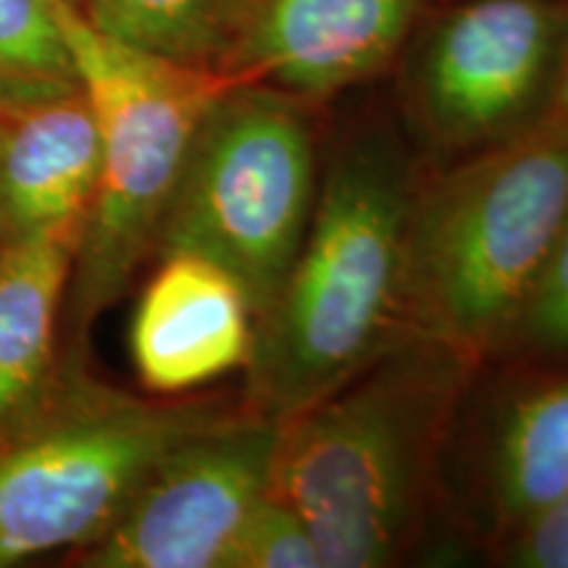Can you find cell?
<instances>
[{
  "instance_id": "6da1fadb",
  "label": "cell",
  "mask_w": 568,
  "mask_h": 568,
  "mask_svg": "<svg viewBox=\"0 0 568 568\" xmlns=\"http://www.w3.org/2000/svg\"><path fill=\"white\" fill-rule=\"evenodd\" d=\"M414 193L406 153L387 134H361L332 155L301 251L255 318L251 408L282 422L387 351L403 318Z\"/></svg>"
},
{
  "instance_id": "7a4b0ae2",
  "label": "cell",
  "mask_w": 568,
  "mask_h": 568,
  "mask_svg": "<svg viewBox=\"0 0 568 568\" xmlns=\"http://www.w3.org/2000/svg\"><path fill=\"white\" fill-rule=\"evenodd\" d=\"M568 222V122L468 153L416 187L403 316L460 358L514 335Z\"/></svg>"
},
{
  "instance_id": "3957f363",
  "label": "cell",
  "mask_w": 568,
  "mask_h": 568,
  "mask_svg": "<svg viewBox=\"0 0 568 568\" xmlns=\"http://www.w3.org/2000/svg\"><path fill=\"white\" fill-rule=\"evenodd\" d=\"M403 347L282 418L272 489L311 529L322 568L389 566L414 529L453 364L464 358L424 337Z\"/></svg>"
},
{
  "instance_id": "277c9868",
  "label": "cell",
  "mask_w": 568,
  "mask_h": 568,
  "mask_svg": "<svg viewBox=\"0 0 568 568\" xmlns=\"http://www.w3.org/2000/svg\"><path fill=\"white\" fill-rule=\"evenodd\" d=\"M48 3L101 132V174L67 290L69 326L84 335L155 253L201 116L234 77L113 40L74 0Z\"/></svg>"
},
{
  "instance_id": "5b68a950",
  "label": "cell",
  "mask_w": 568,
  "mask_h": 568,
  "mask_svg": "<svg viewBox=\"0 0 568 568\" xmlns=\"http://www.w3.org/2000/svg\"><path fill=\"white\" fill-rule=\"evenodd\" d=\"M318 182L311 103L234 80L201 116L155 255L193 253L222 266L258 318L301 251Z\"/></svg>"
},
{
  "instance_id": "8992f818",
  "label": "cell",
  "mask_w": 568,
  "mask_h": 568,
  "mask_svg": "<svg viewBox=\"0 0 568 568\" xmlns=\"http://www.w3.org/2000/svg\"><path fill=\"white\" fill-rule=\"evenodd\" d=\"M216 414L201 400H140L59 374L0 432V568L101 537L153 466Z\"/></svg>"
},
{
  "instance_id": "52a82bcc",
  "label": "cell",
  "mask_w": 568,
  "mask_h": 568,
  "mask_svg": "<svg viewBox=\"0 0 568 568\" xmlns=\"http://www.w3.org/2000/svg\"><path fill=\"white\" fill-rule=\"evenodd\" d=\"M568 17L556 0H460L416 42L410 116L445 153H477L529 130L556 92Z\"/></svg>"
},
{
  "instance_id": "ba28073f",
  "label": "cell",
  "mask_w": 568,
  "mask_h": 568,
  "mask_svg": "<svg viewBox=\"0 0 568 568\" xmlns=\"http://www.w3.org/2000/svg\"><path fill=\"white\" fill-rule=\"evenodd\" d=\"M282 422L219 410L180 439L90 545L88 568H226L240 531L272 493Z\"/></svg>"
},
{
  "instance_id": "9c48e42d",
  "label": "cell",
  "mask_w": 568,
  "mask_h": 568,
  "mask_svg": "<svg viewBox=\"0 0 568 568\" xmlns=\"http://www.w3.org/2000/svg\"><path fill=\"white\" fill-rule=\"evenodd\" d=\"M424 0H243L224 74L318 103L387 69Z\"/></svg>"
},
{
  "instance_id": "30bf717a",
  "label": "cell",
  "mask_w": 568,
  "mask_h": 568,
  "mask_svg": "<svg viewBox=\"0 0 568 568\" xmlns=\"http://www.w3.org/2000/svg\"><path fill=\"white\" fill-rule=\"evenodd\" d=\"M255 316L237 282L193 253L159 255L132 316L130 351L155 395H182L247 366Z\"/></svg>"
},
{
  "instance_id": "8fae6325",
  "label": "cell",
  "mask_w": 568,
  "mask_h": 568,
  "mask_svg": "<svg viewBox=\"0 0 568 568\" xmlns=\"http://www.w3.org/2000/svg\"><path fill=\"white\" fill-rule=\"evenodd\" d=\"M101 174V132L82 88L0 101V247L80 240Z\"/></svg>"
},
{
  "instance_id": "7c38bea8",
  "label": "cell",
  "mask_w": 568,
  "mask_h": 568,
  "mask_svg": "<svg viewBox=\"0 0 568 568\" xmlns=\"http://www.w3.org/2000/svg\"><path fill=\"white\" fill-rule=\"evenodd\" d=\"M77 240L42 234L0 247V432L24 418L59 379L55 326Z\"/></svg>"
},
{
  "instance_id": "4fadbf2b",
  "label": "cell",
  "mask_w": 568,
  "mask_h": 568,
  "mask_svg": "<svg viewBox=\"0 0 568 568\" xmlns=\"http://www.w3.org/2000/svg\"><path fill=\"white\" fill-rule=\"evenodd\" d=\"M568 489V382L524 395L500 422L489 456V493L510 529Z\"/></svg>"
},
{
  "instance_id": "5bb4252c",
  "label": "cell",
  "mask_w": 568,
  "mask_h": 568,
  "mask_svg": "<svg viewBox=\"0 0 568 568\" xmlns=\"http://www.w3.org/2000/svg\"><path fill=\"white\" fill-rule=\"evenodd\" d=\"M243 0H74L90 24L159 59L222 71Z\"/></svg>"
},
{
  "instance_id": "9a60e30c",
  "label": "cell",
  "mask_w": 568,
  "mask_h": 568,
  "mask_svg": "<svg viewBox=\"0 0 568 568\" xmlns=\"http://www.w3.org/2000/svg\"><path fill=\"white\" fill-rule=\"evenodd\" d=\"M80 88L48 0H0V101Z\"/></svg>"
},
{
  "instance_id": "2e32d148",
  "label": "cell",
  "mask_w": 568,
  "mask_h": 568,
  "mask_svg": "<svg viewBox=\"0 0 568 568\" xmlns=\"http://www.w3.org/2000/svg\"><path fill=\"white\" fill-rule=\"evenodd\" d=\"M226 568H322V556L297 510L272 489L240 531Z\"/></svg>"
},
{
  "instance_id": "e0dca14e",
  "label": "cell",
  "mask_w": 568,
  "mask_h": 568,
  "mask_svg": "<svg viewBox=\"0 0 568 568\" xmlns=\"http://www.w3.org/2000/svg\"><path fill=\"white\" fill-rule=\"evenodd\" d=\"M516 332L535 351H568V222L552 247L548 266L539 276Z\"/></svg>"
},
{
  "instance_id": "ac0fdd59",
  "label": "cell",
  "mask_w": 568,
  "mask_h": 568,
  "mask_svg": "<svg viewBox=\"0 0 568 568\" xmlns=\"http://www.w3.org/2000/svg\"><path fill=\"white\" fill-rule=\"evenodd\" d=\"M508 560L524 568H568V489L514 531Z\"/></svg>"
},
{
  "instance_id": "d6986e66",
  "label": "cell",
  "mask_w": 568,
  "mask_h": 568,
  "mask_svg": "<svg viewBox=\"0 0 568 568\" xmlns=\"http://www.w3.org/2000/svg\"><path fill=\"white\" fill-rule=\"evenodd\" d=\"M552 111H556V119H560V122H568V45L558 71L556 92H552Z\"/></svg>"
}]
</instances>
